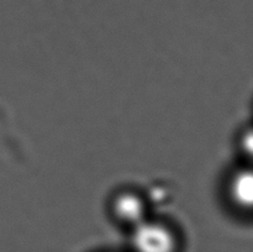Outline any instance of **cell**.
Instances as JSON below:
<instances>
[{
    "mask_svg": "<svg viewBox=\"0 0 253 252\" xmlns=\"http://www.w3.org/2000/svg\"><path fill=\"white\" fill-rule=\"evenodd\" d=\"M110 211L116 221L132 229L148 217V204L137 190L124 189L111 198Z\"/></svg>",
    "mask_w": 253,
    "mask_h": 252,
    "instance_id": "7a4b0ae2",
    "label": "cell"
},
{
    "mask_svg": "<svg viewBox=\"0 0 253 252\" xmlns=\"http://www.w3.org/2000/svg\"><path fill=\"white\" fill-rule=\"evenodd\" d=\"M240 148L250 160H253V127L247 128L240 136Z\"/></svg>",
    "mask_w": 253,
    "mask_h": 252,
    "instance_id": "277c9868",
    "label": "cell"
},
{
    "mask_svg": "<svg viewBox=\"0 0 253 252\" xmlns=\"http://www.w3.org/2000/svg\"><path fill=\"white\" fill-rule=\"evenodd\" d=\"M227 195L232 205L253 211V168H241L230 175Z\"/></svg>",
    "mask_w": 253,
    "mask_h": 252,
    "instance_id": "3957f363",
    "label": "cell"
},
{
    "mask_svg": "<svg viewBox=\"0 0 253 252\" xmlns=\"http://www.w3.org/2000/svg\"><path fill=\"white\" fill-rule=\"evenodd\" d=\"M130 244L133 252H175L178 236L169 224L148 216L131 229Z\"/></svg>",
    "mask_w": 253,
    "mask_h": 252,
    "instance_id": "6da1fadb",
    "label": "cell"
}]
</instances>
